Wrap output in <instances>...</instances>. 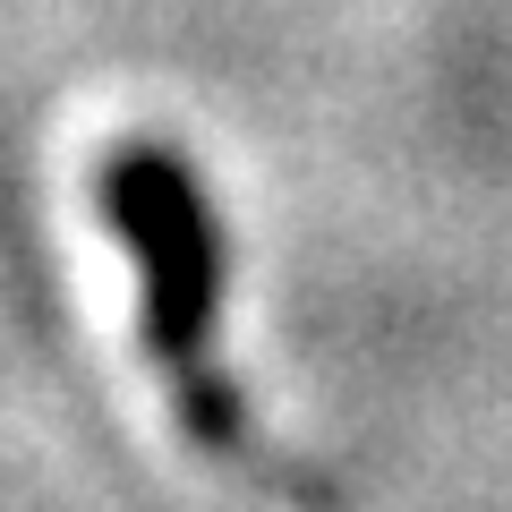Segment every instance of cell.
Listing matches in <instances>:
<instances>
[{
  "label": "cell",
  "mask_w": 512,
  "mask_h": 512,
  "mask_svg": "<svg viewBox=\"0 0 512 512\" xmlns=\"http://www.w3.org/2000/svg\"><path fill=\"white\" fill-rule=\"evenodd\" d=\"M103 222L146 282V350L180 393V419L205 453H239V393L214 376V325H222V214L205 180L154 137H128L103 154Z\"/></svg>",
  "instance_id": "1"
}]
</instances>
